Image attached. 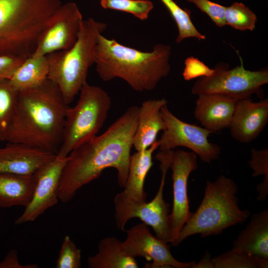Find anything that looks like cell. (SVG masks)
<instances>
[{
    "label": "cell",
    "instance_id": "cell-1",
    "mask_svg": "<svg viewBox=\"0 0 268 268\" xmlns=\"http://www.w3.org/2000/svg\"><path fill=\"white\" fill-rule=\"evenodd\" d=\"M139 107L132 106L102 134L73 149L67 155L58 190L59 201L71 200L83 186L97 179L106 168L117 172L124 188L128 172Z\"/></svg>",
    "mask_w": 268,
    "mask_h": 268
},
{
    "label": "cell",
    "instance_id": "cell-2",
    "mask_svg": "<svg viewBox=\"0 0 268 268\" xmlns=\"http://www.w3.org/2000/svg\"><path fill=\"white\" fill-rule=\"evenodd\" d=\"M68 107L58 86L48 78L35 87L19 91L5 141L57 154Z\"/></svg>",
    "mask_w": 268,
    "mask_h": 268
},
{
    "label": "cell",
    "instance_id": "cell-3",
    "mask_svg": "<svg viewBox=\"0 0 268 268\" xmlns=\"http://www.w3.org/2000/svg\"><path fill=\"white\" fill-rule=\"evenodd\" d=\"M171 54V47L168 45L158 44L151 51L142 52L100 34L94 64L104 81L119 78L136 91H151L170 73Z\"/></svg>",
    "mask_w": 268,
    "mask_h": 268
},
{
    "label": "cell",
    "instance_id": "cell-4",
    "mask_svg": "<svg viewBox=\"0 0 268 268\" xmlns=\"http://www.w3.org/2000/svg\"><path fill=\"white\" fill-rule=\"evenodd\" d=\"M238 191L236 183L224 175L213 181H207L200 205L171 243L172 245L177 246L196 234L201 238L220 234L227 228L245 222L250 212L239 207Z\"/></svg>",
    "mask_w": 268,
    "mask_h": 268
},
{
    "label": "cell",
    "instance_id": "cell-5",
    "mask_svg": "<svg viewBox=\"0 0 268 268\" xmlns=\"http://www.w3.org/2000/svg\"><path fill=\"white\" fill-rule=\"evenodd\" d=\"M60 0H0V55L28 58Z\"/></svg>",
    "mask_w": 268,
    "mask_h": 268
},
{
    "label": "cell",
    "instance_id": "cell-6",
    "mask_svg": "<svg viewBox=\"0 0 268 268\" xmlns=\"http://www.w3.org/2000/svg\"><path fill=\"white\" fill-rule=\"evenodd\" d=\"M107 24L92 18L81 22L77 40L69 49L47 55L48 78L59 88L68 105L86 81L89 68L94 64L98 37Z\"/></svg>",
    "mask_w": 268,
    "mask_h": 268
},
{
    "label": "cell",
    "instance_id": "cell-7",
    "mask_svg": "<svg viewBox=\"0 0 268 268\" xmlns=\"http://www.w3.org/2000/svg\"><path fill=\"white\" fill-rule=\"evenodd\" d=\"M76 105L67 109L63 139L57 153L66 157L75 147L97 135L107 119L111 99L104 89L86 81Z\"/></svg>",
    "mask_w": 268,
    "mask_h": 268
},
{
    "label": "cell",
    "instance_id": "cell-8",
    "mask_svg": "<svg viewBox=\"0 0 268 268\" xmlns=\"http://www.w3.org/2000/svg\"><path fill=\"white\" fill-rule=\"evenodd\" d=\"M173 153L174 150H159L156 155V159L160 163L159 168L162 176L158 191L151 201H131L123 198L119 194L115 197L114 218L118 229L125 231V226L128 221L132 218H137L151 226L158 238L167 243L173 241L169 205L164 199L163 190Z\"/></svg>",
    "mask_w": 268,
    "mask_h": 268
},
{
    "label": "cell",
    "instance_id": "cell-9",
    "mask_svg": "<svg viewBox=\"0 0 268 268\" xmlns=\"http://www.w3.org/2000/svg\"><path fill=\"white\" fill-rule=\"evenodd\" d=\"M213 75L198 78L191 88L193 95L214 94L226 96L236 101L250 98L258 94L268 83V68L250 70L240 66L229 69L227 64L220 63L213 68Z\"/></svg>",
    "mask_w": 268,
    "mask_h": 268
},
{
    "label": "cell",
    "instance_id": "cell-10",
    "mask_svg": "<svg viewBox=\"0 0 268 268\" xmlns=\"http://www.w3.org/2000/svg\"><path fill=\"white\" fill-rule=\"evenodd\" d=\"M160 114L166 128L158 140L159 150L170 151L178 147H186L208 164L219 158L220 147L208 139L212 132L179 119L169 110L167 104L161 108Z\"/></svg>",
    "mask_w": 268,
    "mask_h": 268
},
{
    "label": "cell",
    "instance_id": "cell-11",
    "mask_svg": "<svg viewBox=\"0 0 268 268\" xmlns=\"http://www.w3.org/2000/svg\"><path fill=\"white\" fill-rule=\"evenodd\" d=\"M82 20L75 2L62 4L40 34L32 56H47L71 48L77 40Z\"/></svg>",
    "mask_w": 268,
    "mask_h": 268
},
{
    "label": "cell",
    "instance_id": "cell-12",
    "mask_svg": "<svg viewBox=\"0 0 268 268\" xmlns=\"http://www.w3.org/2000/svg\"><path fill=\"white\" fill-rule=\"evenodd\" d=\"M126 232V239L122 242L124 252L134 258L143 257L150 262L145 265V268H191L195 262L176 260L167 243L154 236L143 222L132 227Z\"/></svg>",
    "mask_w": 268,
    "mask_h": 268
},
{
    "label": "cell",
    "instance_id": "cell-13",
    "mask_svg": "<svg viewBox=\"0 0 268 268\" xmlns=\"http://www.w3.org/2000/svg\"><path fill=\"white\" fill-rule=\"evenodd\" d=\"M67 159V157L56 155L34 173L36 183L32 198L14 221L15 224L33 222L57 204L61 177Z\"/></svg>",
    "mask_w": 268,
    "mask_h": 268
},
{
    "label": "cell",
    "instance_id": "cell-14",
    "mask_svg": "<svg viewBox=\"0 0 268 268\" xmlns=\"http://www.w3.org/2000/svg\"><path fill=\"white\" fill-rule=\"evenodd\" d=\"M197 156L192 151L177 150L174 151L171 160L170 168L172 171L173 199L169 217L173 241L193 213L190 211L188 181L191 173L198 168Z\"/></svg>",
    "mask_w": 268,
    "mask_h": 268
},
{
    "label": "cell",
    "instance_id": "cell-15",
    "mask_svg": "<svg viewBox=\"0 0 268 268\" xmlns=\"http://www.w3.org/2000/svg\"><path fill=\"white\" fill-rule=\"evenodd\" d=\"M268 121V99L254 102L248 98L236 101L228 129L235 140L248 143L258 137Z\"/></svg>",
    "mask_w": 268,
    "mask_h": 268
},
{
    "label": "cell",
    "instance_id": "cell-16",
    "mask_svg": "<svg viewBox=\"0 0 268 268\" xmlns=\"http://www.w3.org/2000/svg\"><path fill=\"white\" fill-rule=\"evenodd\" d=\"M56 154L27 144L7 142L0 147V173L32 175Z\"/></svg>",
    "mask_w": 268,
    "mask_h": 268
},
{
    "label": "cell",
    "instance_id": "cell-17",
    "mask_svg": "<svg viewBox=\"0 0 268 268\" xmlns=\"http://www.w3.org/2000/svg\"><path fill=\"white\" fill-rule=\"evenodd\" d=\"M236 101L214 94L198 95L194 116L205 129L213 133L228 128Z\"/></svg>",
    "mask_w": 268,
    "mask_h": 268
},
{
    "label": "cell",
    "instance_id": "cell-18",
    "mask_svg": "<svg viewBox=\"0 0 268 268\" xmlns=\"http://www.w3.org/2000/svg\"><path fill=\"white\" fill-rule=\"evenodd\" d=\"M168 102L165 98L144 101L138 108L137 126L133 146L136 151L149 147L157 139L159 132L164 131L166 124L161 114V108Z\"/></svg>",
    "mask_w": 268,
    "mask_h": 268
},
{
    "label": "cell",
    "instance_id": "cell-19",
    "mask_svg": "<svg viewBox=\"0 0 268 268\" xmlns=\"http://www.w3.org/2000/svg\"><path fill=\"white\" fill-rule=\"evenodd\" d=\"M159 147L158 140L148 148L131 155L129 172L124 190L119 194L134 201H146L147 194L144 190L146 175L153 165L152 155Z\"/></svg>",
    "mask_w": 268,
    "mask_h": 268
},
{
    "label": "cell",
    "instance_id": "cell-20",
    "mask_svg": "<svg viewBox=\"0 0 268 268\" xmlns=\"http://www.w3.org/2000/svg\"><path fill=\"white\" fill-rule=\"evenodd\" d=\"M233 248L268 260V210L254 213L233 243Z\"/></svg>",
    "mask_w": 268,
    "mask_h": 268
},
{
    "label": "cell",
    "instance_id": "cell-21",
    "mask_svg": "<svg viewBox=\"0 0 268 268\" xmlns=\"http://www.w3.org/2000/svg\"><path fill=\"white\" fill-rule=\"evenodd\" d=\"M35 183L34 174L0 173V208L26 207L32 198Z\"/></svg>",
    "mask_w": 268,
    "mask_h": 268
},
{
    "label": "cell",
    "instance_id": "cell-22",
    "mask_svg": "<svg viewBox=\"0 0 268 268\" xmlns=\"http://www.w3.org/2000/svg\"><path fill=\"white\" fill-rule=\"evenodd\" d=\"M90 268H137L135 258L124 251L122 241L116 237L102 239L98 245V252L88 258Z\"/></svg>",
    "mask_w": 268,
    "mask_h": 268
},
{
    "label": "cell",
    "instance_id": "cell-23",
    "mask_svg": "<svg viewBox=\"0 0 268 268\" xmlns=\"http://www.w3.org/2000/svg\"><path fill=\"white\" fill-rule=\"evenodd\" d=\"M49 63L47 56H30L17 68L9 79L18 91L35 87L48 78Z\"/></svg>",
    "mask_w": 268,
    "mask_h": 268
},
{
    "label": "cell",
    "instance_id": "cell-24",
    "mask_svg": "<svg viewBox=\"0 0 268 268\" xmlns=\"http://www.w3.org/2000/svg\"><path fill=\"white\" fill-rule=\"evenodd\" d=\"M214 268H268V260L238 249L233 248L212 258Z\"/></svg>",
    "mask_w": 268,
    "mask_h": 268
},
{
    "label": "cell",
    "instance_id": "cell-25",
    "mask_svg": "<svg viewBox=\"0 0 268 268\" xmlns=\"http://www.w3.org/2000/svg\"><path fill=\"white\" fill-rule=\"evenodd\" d=\"M160 0L168 10L177 26V43L189 38H195L199 40L205 39V36L201 33L193 23L190 10L182 8L173 0Z\"/></svg>",
    "mask_w": 268,
    "mask_h": 268
},
{
    "label": "cell",
    "instance_id": "cell-26",
    "mask_svg": "<svg viewBox=\"0 0 268 268\" xmlns=\"http://www.w3.org/2000/svg\"><path fill=\"white\" fill-rule=\"evenodd\" d=\"M18 92L9 79L0 81V142L5 141L15 111Z\"/></svg>",
    "mask_w": 268,
    "mask_h": 268
},
{
    "label": "cell",
    "instance_id": "cell-27",
    "mask_svg": "<svg viewBox=\"0 0 268 268\" xmlns=\"http://www.w3.org/2000/svg\"><path fill=\"white\" fill-rule=\"evenodd\" d=\"M226 25L243 31H253L256 28L257 17L255 13L242 2H234L226 6L225 12Z\"/></svg>",
    "mask_w": 268,
    "mask_h": 268
},
{
    "label": "cell",
    "instance_id": "cell-28",
    "mask_svg": "<svg viewBox=\"0 0 268 268\" xmlns=\"http://www.w3.org/2000/svg\"><path fill=\"white\" fill-rule=\"evenodd\" d=\"M249 167L253 170L252 176L263 175V182L258 185L257 199L260 201L266 200L268 195V148L251 150V158L248 162Z\"/></svg>",
    "mask_w": 268,
    "mask_h": 268
},
{
    "label": "cell",
    "instance_id": "cell-29",
    "mask_svg": "<svg viewBox=\"0 0 268 268\" xmlns=\"http://www.w3.org/2000/svg\"><path fill=\"white\" fill-rule=\"evenodd\" d=\"M100 4L104 9L130 13L142 20L148 18L154 7L148 0H101Z\"/></svg>",
    "mask_w": 268,
    "mask_h": 268
},
{
    "label": "cell",
    "instance_id": "cell-30",
    "mask_svg": "<svg viewBox=\"0 0 268 268\" xmlns=\"http://www.w3.org/2000/svg\"><path fill=\"white\" fill-rule=\"evenodd\" d=\"M81 266V251L70 237L64 238L59 255L56 261L55 268H79Z\"/></svg>",
    "mask_w": 268,
    "mask_h": 268
},
{
    "label": "cell",
    "instance_id": "cell-31",
    "mask_svg": "<svg viewBox=\"0 0 268 268\" xmlns=\"http://www.w3.org/2000/svg\"><path fill=\"white\" fill-rule=\"evenodd\" d=\"M195 4L200 10L207 14L218 27L226 25L225 12L226 6L209 0H187Z\"/></svg>",
    "mask_w": 268,
    "mask_h": 268
},
{
    "label": "cell",
    "instance_id": "cell-32",
    "mask_svg": "<svg viewBox=\"0 0 268 268\" xmlns=\"http://www.w3.org/2000/svg\"><path fill=\"white\" fill-rule=\"evenodd\" d=\"M214 72V68H210L199 59L190 56L185 61L182 75L185 80L189 81L201 77L210 76Z\"/></svg>",
    "mask_w": 268,
    "mask_h": 268
},
{
    "label": "cell",
    "instance_id": "cell-33",
    "mask_svg": "<svg viewBox=\"0 0 268 268\" xmlns=\"http://www.w3.org/2000/svg\"><path fill=\"white\" fill-rule=\"evenodd\" d=\"M26 59L15 55H0V81L9 79Z\"/></svg>",
    "mask_w": 268,
    "mask_h": 268
},
{
    "label": "cell",
    "instance_id": "cell-34",
    "mask_svg": "<svg viewBox=\"0 0 268 268\" xmlns=\"http://www.w3.org/2000/svg\"><path fill=\"white\" fill-rule=\"evenodd\" d=\"M35 264L22 265L19 261L18 252L16 250L9 251L3 259L0 262V268H37Z\"/></svg>",
    "mask_w": 268,
    "mask_h": 268
},
{
    "label": "cell",
    "instance_id": "cell-35",
    "mask_svg": "<svg viewBox=\"0 0 268 268\" xmlns=\"http://www.w3.org/2000/svg\"><path fill=\"white\" fill-rule=\"evenodd\" d=\"M191 268H214L210 255L206 252V254L199 262H195Z\"/></svg>",
    "mask_w": 268,
    "mask_h": 268
}]
</instances>
